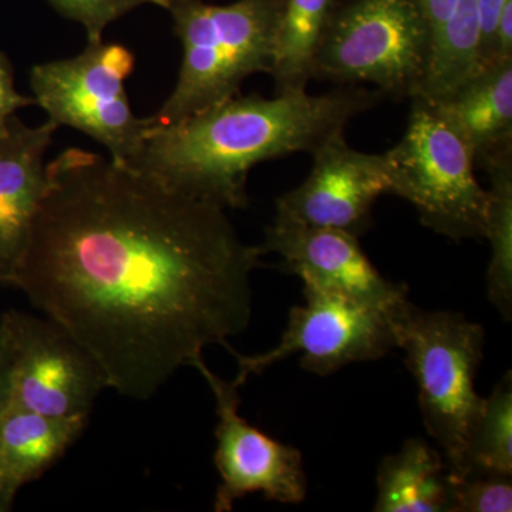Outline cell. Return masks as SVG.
Returning <instances> with one entry per match:
<instances>
[{"instance_id":"1","label":"cell","mask_w":512,"mask_h":512,"mask_svg":"<svg viewBox=\"0 0 512 512\" xmlns=\"http://www.w3.org/2000/svg\"><path fill=\"white\" fill-rule=\"evenodd\" d=\"M47 178L15 288L93 357L107 389L151 399L248 328L264 255L225 208L82 148Z\"/></svg>"},{"instance_id":"2","label":"cell","mask_w":512,"mask_h":512,"mask_svg":"<svg viewBox=\"0 0 512 512\" xmlns=\"http://www.w3.org/2000/svg\"><path fill=\"white\" fill-rule=\"evenodd\" d=\"M382 99L379 90L357 86L272 99L239 93L177 123L156 120L128 167L225 210H242L248 207V175L255 165L312 154Z\"/></svg>"},{"instance_id":"3","label":"cell","mask_w":512,"mask_h":512,"mask_svg":"<svg viewBox=\"0 0 512 512\" xmlns=\"http://www.w3.org/2000/svg\"><path fill=\"white\" fill-rule=\"evenodd\" d=\"M285 0H168L183 62L173 93L154 119L177 123L241 93L256 73L271 74Z\"/></svg>"},{"instance_id":"4","label":"cell","mask_w":512,"mask_h":512,"mask_svg":"<svg viewBox=\"0 0 512 512\" xmlns=\"http://www.w3.org/2000/svg\"><path fill=\"white\" fill-rule=\"evenodd\" d=\"M396 348L403 349L424 426L443 450L448 473L461 476L471 429L483 409L476 375L485 330L456 312L424 311L409 299L389 309Z\"/></svg>"},{"instance_id":"5","label":"cell","mask_w":512,"mask_h":512,"mask_svg":"<svg viewBox=\"0 0 512 512\" xmlns=\"http://www.w3.org/2000/svg\"><path fill=\"white\" fill-rule=\"evenodd\" d=\"M431 32L410 0H340L313 64L312 79L370 83L393 100L419 92Z\"/></svg>"},{"instance_id":"6","label":"cell","mask_w":512,"mask_h":512,"mask_svg":"<svg viewBox=\"0 0 512 512\" xmlns=\"http://www.w3.org/2000/svg\"><path fill=\"white\" fill-rule=\"evenodd\" d=\"M386 157L390 194L409 201L424 227L456 242L485 237L488 190L466 143L430 104L412 99L402 140Z\"/></svg>"},{"instance_id":"7","label":"cell","mask_w":512,"mask_h":512,"mask_svg":"<svg viewBox=\"0 0 512 512\" xmlns=\"http://www.w3.org/2000/svg\"><path fill=\"white\" fill-rule=\"evenodd\" d=\"M134 64L120 43L87 42L80 55L33 66V99L57 127L82 131L106 147L114 163L131 165L156 126L153 116L140 119L131 110L126 80Z\"/></svg>"},{"instance_id":"8","label":"cell","mask_w":512,"mask_h":512,"mask_svg":"<svg viewBox=\"0 0 512 512\" xmlns=\"http://www.w3.org/2000/svg\"><path fill=\"white\" fill-rule=\"evenodd\" d=\"M303 298L305 303L289 312L288 326L274 349L254 356L232 352L238 359L235 386L296 353H301L306 372L328 376L352 363L382 359L396 348L389 311L311 286H303Z\"/></svg>"},{"instance_id":"9","label":"cell","mask_w":512,"mask_h":512,"mask_svg":"<svg viewBox=\"0 0 512 512\" xmlns=\"http://www.w3.org/2000/svg\"><path fill=\"white\" fill-rule=\"evenodd\" d=\"M0 322L10 340V404L45 416L89 419L107 389L93 357L47 318L10 311Z\"/></svg>"},{"instance_id":"10","label":"cell","mask_w":512,"mask_h":512,"mask_svg":"<svg viewBox=\"0 0 512 512\" xmlns=\"http://www.w3.org/2000/svg\"><path fill=\"white\" fill-rule=\"evenodd\" d=\"M191 367L207 380L217 403L214 463L221 481L214 511H232L238 500L254 493L276 503L301 504L308 494L301 451L251 426L239 414V387L212 373L204 357Z\"/></svg>"},{"instance_id":"11","label":"cell","mask_w":512,"mask_h":512,"mask_svg":"<svg viewBox=\"0 0 512 512\" xmlns=\"http://www.w3.org/2000/svg\"><path fill=\"white\" fill-rule=\"evenodd\" d=\"M312 157L308 178L276 200L275 221L339 229L359 238L372 227L377 198L392 192L386 153L355 150L339 131Z\"/></svg>"},{"instance_id":"12","label":"cell","mask_w":512,"mask_h":512,"mask_svg":"<svg viewBox=\"0 0 512 512\" xmlns=\"http://www.w3.org/2000/svg\"><path fill=\"white\" fill-rule=\"evenodd\" d=\"M262 255L281 256L279 268L303 286L345 296L389 311L407 299V286L387 281L360 247L359 238L339 229L306 227L274 220L259 245Z\"/></svg>"},{"instance_id":"13","label":"cell","mask_w":512,"mask_h":512,"mask_svg":"<svg viewBox=\"0 0 512 512\" xmlns=\"http://www.w3.org/2000/svg\"><path fill=\"white\" fill-rule=\"evenodd\" d=\"M13 116L0 133V284L15 286L30 235L49 187L45 156L57 130Z\"/></svg>"},{"instance_id":"14","label":"cell","mask_w":512,"mask_h":512,"mask_svg":"<svg viewBox=\"0 0 512 512\" xmlns=\"http://www.w3.org/2000/svg\"><path fill=\"white\" fill-rule=\"evenodd\" d=\"M426 103L466 143L478 167L512 151V59L483 67L443 99Z\"/></svg>"},{"instance_id":"15","label":"cell","mask_w":512,"mask_h":512,"mask_svg":"<svg viewBox=\"0 0 512 512\" xmlns=\"http://www.w3.org/2000/svg\"><path fill=\"white\" fill-rule=\"evenodd\" d=\"M87 419L45 416L12 406L0 423V480L13 493L39 480L79 439Z\"/></svg>"},{"instance_id":"16","label":"cell","mask_w":512,"mask_h":512,"mask_svg":"<svg viewBox=\"0 0 512 512\" xmlns=\"http://www.w3.org/2000/svg\"><path fill=\"white\" fill-rule=\"evenodd\" d=\"M450 474L439 451L420 437L380 461L376 512H448Z\"/></svg>"},{"instance_id":"17","label":"cell","mask_w":512,"mask_h":512,"mask_svg":"<svg viewBox=\"0 0 512 512\" xmlns=\"http://www.w3.org/2000/svg\"><path fill=\"white\" fill-rule=\"evenodd\" d=\"M340 0H285L276 35L275 94L308 92L313 64Z\"/></svg>"},{"instance_id":"18","label":"cell","mask_w":512,"mask_h":512,"mask_svg":"<svg viewBox=\"0 0 512 512\" xmlns=\"http://www.w3.org/2000/svg\"><path fill=\"white\" fill-rule=\"evenodd\" d=\"M480 16L477 0H457L431 40L429 59L413 99L436 101L480 72Z\"/></svg>"},{"instance_id":"19","label":"cell","mask_w":512,"mask_h":512,"mask_svg":"<svg viewBox=\"0 0 512 512\" xmlns=\"http://www.w3.org/2000/svg\"><path fill=\"white\" fill-rule=\"evenodd\" d=\"M490 177L485 239L490 241L487 295L504 320L512 316V151L483 165Z\"/></svg>"},{"instance_id":"20","label":"cell","mask_w":512,"mask_h":512,"mask_svg":"<svg viewBox=\"0 0 512 512\" xmlns=\"http://www.w3.org/2000/svg\"><path fill=\"white\" fill-rule=\"evenodd\" d=\"M512 476V373L508 370L490 397L468 436L464 471ZM460 477V476H456Z\"/></svg>"},{"instance_id":"21","label":"cell","mask_w":512,"mask_h":512,"mask_svg":"<svg viewBox=\"0 0 512 512\" xmlns=\"http://www.w3.org/2000/svg\"><path fill=\"white\" fill-rule=\"evenodd\" d=\"M511 511L512 476L468 473L456 477L450 474L448 512Z\"/></svg>"},{"instance_id":"22","label":"cell","mask_w":512,"mask_h":512,"mask_svg":"<svg viewBox=\"0 0 512 512\" xmlns=\"http://www.w3.org/2000/svg\"><path fill=\"white\" fill-rule=\"evenodd\" d=\"M63 18L86 30L87 42L103 40L104 30L134 9L153 5L167 10L168 0H47Z\"/></svg>"},{"instance_id":"23","label":"cell","mask_w":512,"mask_h":512,"mask_svg":"<svg viewBox=\"0 0 512 512\" xmlns=\"http://www.w3.org/2000/svg\"><path fill=\"white\" fill-rule=\"evenodd\" d=\"M36 104L33 97L19 93L15 84V72L5 53L0 52V133L6 130L9 120L19 110Z\"/></svg>"},{"instance_id":"24","label":"cell","mask_w":512,"mask_h":512,"mask_svg":"<svg viewBox=\"0 0 512 512\" xmlns=\"http://www.w3.org/2000/svg\"><path fill=\"white\" fill-rule=\"evenodd\" d=\"M426 19L431 32V40L439 32L450 13L453 12L457 0H410Z\"/></svg>"},{"instance_id":"25","label":"cell","mask_w":512,"mask_h":512,"mask_svg":"<svg viewBox=\"0 0 512 512\" xmlns=\"http://www.w3.org/2000/svg\"><path fill=\"white\" fill-rule=\"evenodd\" d=\"M10 406V340L5 325L0 322V423Z\"/></svg>"},{"instance_id":"26","label":"cell","mask_w":512,"mask_h":512,"mask_svg":"<svg viewBox=\"0 0 512 512\" xmlns=\"http://www.w3.org/2000/svg\"><path fill=\"white\" fill-rule=\"evenodd\" d=\"M16 493H13L9 487L0 480V512L12 510L13 503H15Z\"/></svg>"}]
</instances>
